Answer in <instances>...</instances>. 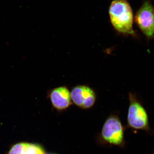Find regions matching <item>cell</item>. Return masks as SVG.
<instances>
[{
  "instance_id": "1",
  "label": "cell",
  "mask_w": 154,
  "mask_h": 154,
  "mask_svg": "<svg viewBox=\"0 0 154 154\" xmlns=\"http://www.w3.org/2000/svg\"><path fill=\"white\" fill-rule=\"evenodd\" d=\"M110 22L119 33L136 36L132 9L127 0H113L109 10Z\"/></svg>"
},
{
  "instance_id": "2",
  "label": "cell",
  "mask_w": 154,
  "mask_h": 154,
  "mask_svg": "<svg viewBox=\"0 0 154 154\" xmlns=\"http://www.w3.org/2000/svg\"><path fill=\"white\" fill-rule=\"evenodd\" d=\"M129 105L127 116L128 126L136 131H150L148 115L134 94H129Z\"/></svg>"
},
{
  "instance_id": "3",
  "label": "cell",
  "mask_w": 154,
  "mask_h": 154,
  "mask_svg": "<svg viewBox=\"0 0 154 154\" xmlns=\"http://www.w3.org/2000/svg\"><path fill=\"white\" fill-rule=\"evenodd\" d=\"M125 130L118 116L112 114L107 118L103 125L101 135L106 142L123 147L125 145Z\"/></svg>"
},
{
  "instance_id": "4",
  "label": "cell",
  "mask_w": 154,
  "mask_h": 154,
  "mask_svg": "<svg viewBox=\"0 0 154 154\" xmlns=\"http://www.w3.org/2000/svg\"><path fill=\"white\" fill-rule=\"evenodd\" d=\"M135 22L148 38H154V9L151 3L146 1L135 16Z\"/></svg>"
},
{
  "instance_id": "5",
  "label": "cell",
  "mask_w": 154,
  "mask_h": 154,
  "mask_svg": "<svg viewBox=\"0 0 154 154\" xmlns=\"http://www.w3.org/2000/svg\"><path fill=\"white\" fill-rule=\"evenodd\" d=\"M72 102L80 108L88 109L94 106L96 96L92 88L85 85H77L71 92Z\"/></svg>"
},
{
  "instance_id": "6",
  "label": "cell",
  "mask_w": 154,
  "mask_h": 154,
  "mask_svg": "<svg viewBox=\"0 0 154 154\" xmlns=\"http://www.w3.org/2000/svg\"><path fill=\"white\" fill-rule=\"evenodd\" d=\"M48 97L53 107L59 111L67 109L72 103L71 92L65 86L57 87L48 91Z\"/></svg>"
},
{
  "instance_id": "7",
  "label": "cell",
  "mask_w": 154,
  "mask_h": 154,
  "mask_svg": "<svg viewBox=\"0 0 154 154\" xmlns=\"http://www.w3.org/2000/svg\"><path fill=\"white\" fill-rule=\"evenodd\" d=\"M23 154H45V152L39 145L25 143Z\"/></svg>"
},
{
  "instance_id": "8",
  "label": "cell",
  "mask_w": 154,
  "mask_h": 154,
  "mask_svg": "<svg viewBox=\"0 0 154 154\" xmlns=\"http://www.w3.org/2000/svg\"><path fill=\"white\" fill-rule=\"evenodd\" d=\"M25 143H19L12 147L8 154H23Z\"/></svg>"
}]
</instances>
